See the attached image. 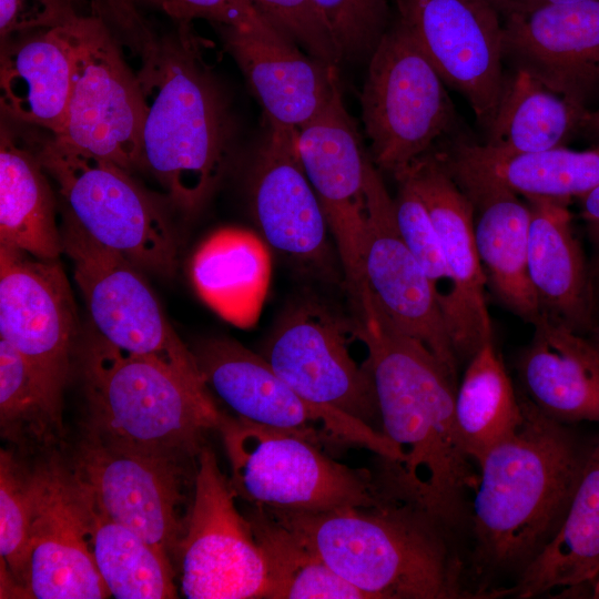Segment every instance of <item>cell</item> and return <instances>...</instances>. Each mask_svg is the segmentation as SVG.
Instances as JSON below:
<instances>
[{
    "instance_id": "obj_10",
    "label": "cell",
    "mask_w": 599,
    "mask_h": 599,
    "mask_svg": "<svg viewBox=\"0 0 599 599\" xmlns=\"http://www.w3.org/2000/svg\"><path fill=\"white\" fill-rule=\"evenodd\" d=\"M78 334L77 306L58 260L0 244V338L26 359L58 432Z\"/></svg>"
},
{
    "instance_id": "obj_47",
    "label": "cell",
    "mask_w": 599,
    "mask_h": 599,
    "mask_svg": "<svg viewBox=\"0 0 599 599\" xmlns=\"http://www.w3.org/2000/svg\"><path fill=\"white\" fill-rule=\"evenodd\" d=\"M75 9H78L79 11L83 12V13H87V14H92V11H91V6H90V1L89 0H60Z\"/></svg>"
},
{
    "instance_id": "obj_44",
    "label": "cell",
    "mask_w": 599,
    "mask_h": 599,
    "mask_svg": "<svg viewBox=\"0 0 599 599\" xmlns=\"http://www.w3.org/2000/svg\"><path fill=\"white\" fill-rule=\"evenodd\" d=\"M587 138L593 139L599 143V105L595 110H587L581 124L580 131Z\"/></svg>"
},
{
    "instance_id": "obj_16",
    "label": "cell",
    "mask_w": 599,
    "mask_h": 599,
    "mask_svg": "<svg viewBox=\"0 0 599 599\" xmlns=\"http://www.w3.org/2000/svg\"><path fill=\"white\" fill-rule=\"evenodd\" d=\"M35 508L26 592L37 599L110 596L91 544L93 500L58 457L33 469Z\"/></svg>"
},
{
    "instance_id": "obj_19",
    "label": "cell",
    "mask_w": 599,
    "mask_h": 599,
    "mask_svg": "<svg viewBox=\"0 0 599 599\" xmlns=\"http://www.w3.org/2000/svg\"><path fill=\"white\" fill-rule=\"evenodd\" d=\"M95 508L174 557L184 534L181 463L109 447L84 436L72 466Z\"/></svg>"
},
{
    "instance_id": "obj_13",
    "label": "cell",
    "mask_w": 599,
    "mask_h": 599,
    "mask_svg": "<svg viewBox=\"0 0 599 599\" xmlns=\"http://www.w3.org/2000/svg\"><path fill=\"white\" fill-rule=\"evenodd\" d=\"M194 479L193 501L174 554L182 593L189 599H266L264 551L206 445L197 455Z\"/></svg>"
},
{
    "instance_id": "obj_40",
    "label": "cell",
    "mask_w": 599,
    "mask_h": 599,
    "mask_svg": "<svg viewBox=\"0 0 599 599\" xmlns=\"http://www.w3.org/2000/svg\"><path fill=\"white\" fill-rule=\"evenodd\" d=\"M151 6L176 23L203 19L217 27L267 32L275 29L253 7L250 0H135Z\"/></svg>"
},
{
    "instance_id": "obj_32",
    "label": "cell",
    "mask_w": 599,
    "mask_h": 599,
    "mask_svg": "<svg viewBox=\"0 0 599 599\" xmlns=\"http://www.w3.org/2000/svg\"><path fill=\"white\" fill-rule=\"evenodd\" d=\"M455 414L464 446L477 466L519 426L520 395L493 341L485 343L467 362L456 392Z\"/></svg>"
},
{
    "instance_id": "obj_6",
    "label": "cell",
    "mask_w": 599,
    "mask_h": 599,
    "mask_svg": "<svg viewBox=\"0 0 599 599\" xmlns=\"http://www.w3.org/2000/svg\"><path fill=\"white\" fill-rule=\"evenodd\" d=\"M219 432L231 465V486L253 505L324 511L369 508L394 499L368 470L334 460L293 432L226 414Z\"/></svg>"
},
{
    "instance_id": "obj_21",
    "label": "cell",
    "mask_w": 599,
    "mask_h": 599,
    "mask_svg": "<svg viewBox=\"0 0 599 599\" xmlns=\"http://www.w3.org/2000/svg\"><path fill=\"white\" fill-rule=\"evenodd\" d=\"M407 179L434 223L455 286L448 332L460 363L487 342L493 327L486 276L474 233V206L433 151L414 161L397 179Z\"/></svg>"
},
{
    "instance_id": "obj_24",
    "label": "cell",
    "mask_w": 599,
    "mask_h": 599,
    "mask_svg": "<svg viewBox=\"0 0 599 599\" xmlns=\"http://www.w3.org/2000/svg\"><path fill=\"white\" fill-rule=\"evenodd\" d=\"M526 201L530 210L528 275L540 317L586 336L597 317L596 288L572 231L568 201Z\"/></svg>"
},
{
    "instance_id": "obj_14",
    "label": "cell",
    "mask_w": 599,
    "mask_h": 599,
    "mask_svg": "<svg viewBox=\"0 0 599 599\" xmlns=\"http://www.w3.org/2000/svg\"><path fill=\"white\" fill-rule=\"evenodd\" d=\"M262 355L303 399L342 412L382 432L370 368L366 361L359 365L352 357L346 329L325 308L302 303L287 309Z\"/></svg>"
},
{
    "instance_id": "obj_23",
    "label": "cell",
    "mask_w": 599,
    "mask_h": 599,
    "mask_svg": "<svg viewBox=\"0 0 599 599\" xmlns=\"http://www.w3.org/2000/svg\"><path fill=\"white\" fill-rule=\"evenodd\" d=\"M217 28L270 126L298 131L341 88L337 67L304 52L275 29Z\"/></svg>"
},
{
    "instance_id": "obj_48",
    "label": "cell",
    "mask_w": 599,
    "mask_h": 599,
    "mask_svg": "<svg viewBox=\"0 0 599 599\" xmlns=\"http://www.w3.org/2000/svg\"><path fill=\"white\" fill-rule=\"evenodd\" d=\"M488 3H490L499 13L506 2V0H486Z\"/></svg>"
},
{
    "instance_id": "obj_4",
    "label": "cell",
    "mask_w": 599,
    "mask_h": 599,
    "mask_svg": "<svg viewBox=\"0 0 599 599\" xmlns=\"http://www.w3.org/2000/svg\"><path fill=\"white\" fill-rule=\"evenodd\" d=\"M199 49L191 23H176L136 74L145 102L142 169L189 215L215 191L232 144L225 100Z\"/></svg>"
},
{
    "instance_id": "obj_37",
    "label": "cell",
    "mask_w": 599,
    "mask_h": 599,
    "mask_svg": "<svg viewBox=\"0 0 599 599\" xmlns=\"http://www.w3.org/2000/svg\"><path fill=\"white\" fill-rule=\"evenodd\" d=\"M396 181L398 191L394 197V207L398 230L425 273L448 329L454 309L455 286L440 240L424 202L410 182L405 177Z\"/></svg>"
},
{
    "instance_id": "obj_8",
    "label": "cell",
    "mask_w": 599,
    "mask_h": 599,
    "mask_svg": "<svg viewBox=\"0 0 599 599\" xmlns=\"http://www.w3.org/2000/svg\"><path fill=\"white\" fill-rule=\"evenodd\" d=\"M361 109L370 159L395 179L459 126L445 82L399 19L368 60Z\"/></svg>"
},
{
    "instance_id": "obj_33",
    "label": "cell",
    "mask_w": 599,
    "mask_h": 599,
    "mask_svg": "<svg viewBox=\"0 0 599 599\" xmlns=\"http://www.w3.org/2000/svg\"><path fill=\"white\" fill-rule=\"evenodd\" d=\"M91 544L99 573L116 599L176 598L171 557L101 514L93 504Z\"/></svg>"
},
{
    "instance_id": "obj_30",
    "label": "cell",
    "mask_w": 599,
    "mask_h": 599,
    "mask_svg": "<svg viewBox=\"0 0 599 599\" xmlns=\"http://www.w3.org/2000/svg\"><path fill=\"white\" fill-rule=\"evenodd\" d=\"M37 154L20 146L9 128L0 130V244L38 258L63 253L55 199Z\"/></svg>"
},
{
    "instance_id": "obj_17",
    "label": "cell",
    "mask_w": 599,
    "mask_h": 599,
    "mask_svg": "<svg viewBox=\"0 0 599 599\" xmlns=\"http://www.w3.org/2000/svg\"><path fill=\"white\" fill-rule=\"evenodd\" d=\"M296 148L334 237L346 284L357 302L364 286L366 174L372 159L345 108L341 88L297 131Z\"/></svg>"
},
{
    "instance_id": "obj_5",
    "label": "cell",
    "mask_w": 599,
    "mask_h": 599,
    "mask_svg": "<svg viewBox=\"0 0 599 599\" xmlns=\"http://www.w3.org/2000/svg\"><path fill=\"white\" fill-rule=\"evenodd\" d=\"M87 399L84 436L109 447L183 463L224 417L207 385L105 342L94 331L77 349Z\"/></svg>"
},
{
    "instance_id": "obj_31",
    "label": "cell",
    "mask_w": 599,
    "mask_h": 599,
    "mask_svg": "<svg viewBox=\"0 0 599 599\" xmlns=\"http://www.w3.org/2000/svg\"><path fill=\"white\" fill-rule=\"evenodd\" d=\"M588 109L575 105L528 73L506 74L502 94L485 145L511 153L565 146L579 133Z\"/></svg>"
},
{
    "instance_id": "obj_29",
    "label": "cell",
    "mask_w": 599,
    "mask_h": 599,
    "mask_svg": "<svg viewBox=\"0 0 599 599\" xmlns=\"http://www.w3.org/2000/svg\"><path fill=\"white\" fill-rule=\"evenodd\" d=\"M599 575V435L565 520L548 546L510 587V595L534 598L556 588L589 583Z\"/></svg>"
},
{
    "instance_id": "obj_43",
    "label": "cell",
    "mask_w": 599,
    "mask_h": 599,
    "mask_svg": "<svg viewBox=\"0 0 599 599\" xmlns=\"http://www.w3.org/2000/svg\"><path fill=\"white\" fill-rule=\"evenodd\" d=\"M599 0H507L502 10L501 17H506L515 12H524L540 6L551 3H571V2H590Z\"/></svg>"
},
{
    "instance_id": "obj_35",
    "label": "cell",
    "mask_w": 599,
    "mask_h": 599,
    "mask_svg": "<svg viewBox=\"0 0 599 599\" xmlns=\"http://www.w3.org/2000/svg\"><path fill=\"white\" fill-rule=\"evenodd\" d=\"M33 470L13 455L0 454V556L23 596L27 597L28 561L34 518Z\"/></svg>"
},
{
    "instance_id": "obj_46",
    "label": "cell",
    "mask_w": 599,
    "mask_h": 599,
    "mask_svg": "<svg viewBox=\"0 0 599 599\" xmlns=\"http://www.w3.org/2000/svg\"><path fill=\"white\" fill-rule=\"evenodd\" d=\"M588 341L599 351V309L597 311V317L593 323V326L586 335Z\"/></svg>"
},
{
    "instance_id": "obj_28",
    "label": "cell",
    "mask_w": 599,
    "mask_h": 599,
    "mask_svg": "<svg viewBox=\"0 0 599 599\" xmlns=\"http://www.w3.org/2000/svg\"><path fill=\"white\" fill-rule=\"evenodd\" d=\"M190 274L199 295L216 313L237 326H251L271 275L266 243L244 229L217 230L195 251Z\"/></svg>"
},
{
    "instance_id": "obj_2",
    "label": "cell",
    "mask_w": 599,
    "mask_h": 599,
    "mask_svg": "<svg viewBox=\"0 0 599 599\" xmlns=\"http://www.w3.org/2000/svg\"><path fill=\"white\" fill-rule=\"evenodd\" d=\"M517 429L478 463L466 529L467 576L478 599L506 596L559 531L595 438L555 420L519 392Z\"/></svg>"
},
{
    "instance_id": "obj_1",
    "label": "cell",
    "mask_w": 599,
    "mask_h": 599,
    "mask_svg": "<svg viewBox=\"0 0 599 599\" xmlns=\"http://www.w3.org/2000/svg\"><path fill=\"white\" fill-rule=\"evenodd\" d=\"M358 302L353 331L367 349L382 432L403 456L396 465L382 463L377 481L388 496L459 532L467 526L478 466L457 427V377L390 321L367 285Z\"/></svg>"
},
{
    "instance_id": "obj_3",
    "label": "cell",
    "mask_w": 599,
    "mask_h": 599,
    "mask_svg": "<svg viewBox=\"0 0 599 599\" xmlns=\"http://www.w3.org/2000/svg\"><path fill=\"white\" fill-rule=\"evenodd\" d=\"M257 506L369 599L477 598L454 534L412 504L324 511Z\"/></svg>"
},
{
    "instance_id": "obj_34",
    "label": "cell",
    "mask_w": 599,
    "mask_h": 599,
    "mask_svg": "<svg viewBox=\"0 0 599 599\" xmlns=\"http://www.w3.org/2000/svg\"><path fill=\"white\" fill-rule=\"evenodd\" d=\"M247 518L266 559V599H369L260 506L253 505Z\"/></svg>"
},
{
    "instance_id": "obj_18",
    "label": "cell",
    "mask_w": 599,
    "mask_h": 599,
    "mask_svg": "<svg viewBox=\"0 0 599 599\" xmlns=\"http://www.w3.org/2000/svg\"><path fill=\"white\" fill-rule=\"evenodd\" d=\"M366 203L364 284L390 321L425 345L457 377L460 362L444 315L398 230L394 199L373 161L366 174Z\"/></svg>"
},
{
    "instance_id": "obj_25",
    "label": "cell",
    "mask_w": 599,
    "mask_h": 599,
    "mask_svg": "<svg viewBox=\"0 0 599 599\" xmlns=\"http://www.w3.org/2000/svg\"><path fill=\"white\" fill-rule=\"evenodd\" d=\"M451 177L474 206L476 247L487 285L504 307L534 325L541 314L528 275V203L497 184Z\"/></svg>"
},
{
    "instance_id": "obj_15",
    "label": "cell",
    "mask_w": 599,
    "mask_h": 599,
    "mask_svg": "<svg viewBox=\"0 0 599 599\" xmlns=\"http://www.w3.org/2000/svg\"><path fill=\"white\" fill-rule=\"evenodd\" d=\"M398 19L486 132L506 80L501 14L486 0H398Z\"/></svg>"
},
{
    "instance_id": "obj_41",
    "label": "cell",
    "mask_w": 599,
    "mask_h": 599,
    "mask_svg": "<svg viewBox=\"0 0 599 599\" xmlns=\"http://www.w3.org/2000/svg\"><path fill=\"white\" fill-rule=\"evenodd\" d=\"M89 1L92 14L133 54L142 59L154 48L158 37L140 12L135 0Z\"/></svg>"
},
{
    "instance_id": "obj_38",
    "label": "cell",
    "mask_w": 599,
    "mask_h": 599,
    "mask_svg": "<svg viewBox=\"0 0 599 599\" xmlns=\"http://www.w3.org/2000/svg\"><path fill=\"white\" fill-rule=\"evenodd\" d=\"M342 59L368 61L388 30L387 0H313Z\"/></svg>"
},
{
    "instance_id": "obj_22",
    "label": "cell",
    "mask_w": 599,
    "mask_h": 599,
    "mask_svg": "<svg viewBox=\"0 0 599 599\" xmlns=\"http://www.w3.org/2000/svg\"><path fill=\"white\" fill-rule=\"evenodd\" d=\"M297 131L270 126L250 179V203L264 242L303 263L327 258L328 225L302 166Z\"/></svg>"
},
{
    "instance_id": "obj_45",
    "label": "cell",
    "mask_w": 599,
    "mask_h": 599,
    "mask_svg": "<svg viewBox=\"0 0 599 599\" xmlns=\"http://www.w3.org/2000/svg\"><path fill=\"white\" fill-rule=\"evenodd\" d=\"M580 592L590 595L589 598L599 599V575L589 583L582 585Z\"/></svg>"
},
{
    "instance_id": "obj_9",
    "label": "cell",
    "mask_w": 599,
    "mask_h": 599,
    "mask_svg": "<svg viewBox=\"0 0 599 599\" xmlns=\"http://www.w3.org/2000/svg\"><path fill=\"white\" fill-rule=\"evenodd\" d=\"M61 235L93 331L119 349L154 359L192 383L206 385L192 349L169 323L143 271L93 240L64 210Z\"/></svg>"
},
{
    "instance_id": "obj_11",
    "label": "cell",
    "mask_w": 599,
    "mask_h": 599,
    "mask_svg": "<svg viewBox=\"0 0 599 599\" xmlns=\"http://www.w3.org/2000/svg\"><path fill=\"white\" fill-rule=\"evenodd\" d=\"M73 80L64 128L53 136L131 172L142 169L145 102L121 44L93 14L68 24Z\"/></svg>"
},
{
    "instance_id": "obj_12",
    "label": "cell",
    "mask_w": 599,
    "mask_h": 599,
    "mask_svg": "<svg viewBox=\"0 0 599 599\" xmlns=\"http://www.w3.org/2000/svg\"><path fill=\"white\" fill-rule=\"evenodd\" d=\"M207 385L238 417L284 429L322 445L358 446L398 464V447L382 432L333 408L303 399L263 355L238 342L213 337L192 349Z\"/></svg>"
},
{
    "instance_id": "obj_7",
    "label": "cell",
    "mask_w": 599,
    "mask_h": 599,
    "mask_svg": "<svg viewBox=\"0 0 599 599\" xmlns=\"http://www.w3.org/2000/svg\"><path fill=\"white\" fill-rule=\"evenodd\" d=\"M37 156L58 184L63 210L87 234L143 272L174 275L177 244L171 221L131 172L53 136Z\"/></svg>"
},
{
    "instance_id": "obj_49",
    "label": "cell",
    "mask_w": 599,
    "mask_h": 599,
    "mask_svg": "<svg viewBox=\"0 0 599 599\" xmlns=\"http://www.w3.org/2000/svg\"><path fill=\"white\" fill-rule=\"evenodd\" d=\"M596 298H597V306H598V303H599V291H596Z\"/></svg>"
},
{
    "instance_id": "obj_26",
    "label": "cell",
    "mask_w": 599,
    "mask_h": 599,
    "mask_svg": "<svg viewBox=\"0 0 599 599\" xmlns=\"http://www.w3.org/2000/svg\"><path fill=\"white\" fill-rule=\"evenodd\" d=\"M517 361L525 396L548 417L599 423V351L583 335L540 317Z\"/></svg>"
},
{
    "instance_id": "obj_27",
    "label": "cell",
    "mask_w": 599,
    "mask_h": 599,
    "mask_svg": "<svg viewBox=\"0 0 599 599\" xmlns=\"http://www.w3.org/2000/svg\"><path fill=\"white\" fill-rule=\"evenodd\" d=\"M73 80L68 24L1 42L0 106L9 119L61 134Z\"/></svg>"
},
{
    "instance_id": "obj_39",
    "label": "cell",
    "mask_w": 599,
    "mask_h": 599,
    "mask_svg": "<svg viewBox=\"0 0 599 599\" xmlns=\"http://www.w3.org/2000/svg\"><path fill=\"white\" fill-rule=\"evenodd\" d=\"M278 32L309 55L338 67L343 61L336 42L313 0H250Z\"/></svg>"
},
{
    "instance_id": "obj_20",
    "label": "cell",
    "mask_w": 599,
    "mask_h": 599,
    "mask_svg": "<svg viewBox=\"0 0 599 599\" xmlns=\"http://www.w3.org/2000/svg\"><path fill=\"white\" fill-rule=\"evenodd\" d=\"M504 61L570 103L599 92V1L551 3L502 17Z\"/></svg>"
},
{
    "instance_id": "obj_36",
    "label": "cell",
    "mask_w": 599,
    "mask_h": 599,
    "mask_svg": "<svg viewBox=\"0 0 599 599\" xmlns=\"http://www.w3.org/2000/svg\"><path fill=\"white\" fill-rule=\"evenodd\" d=\"M0 425L6 439L49 440L57 430L22 355L0 338Z\"/></svg>"
},
{
    "instance_id": "obj_42",
    "label": "cell",
    "mask_w": 599,
    "mask_h": 599,
    "mask_svg": "<svg viewBox=\"0 0 599 599\" xmlns=\"http://www.w3.org/2000/svg\"><path fill=\"white\" fill-rule=\"evenodd\" d=\"M581 216L599 267V185L580 197Z\"/></svg>"
}]
</instances>
